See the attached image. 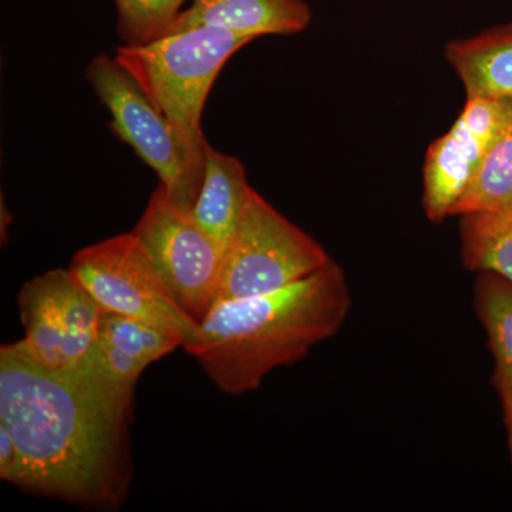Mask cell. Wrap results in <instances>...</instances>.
Instances as JSON below:
<instances>
[{"label": "cell", "instance_id": "cell-20", "mask_svg": "<svg viewBox=\"0 0 512 512\" xmlns=\"http://www.w3.org/2000/svg\"><path fill=\"white\" fill-rule=\"evenodd\" d=\"M0 215H2V224H0V234H2V244H5V235L8 234V228L10 222H12V215L8 210V207L5 205V198L2 197V202H0Z\"/></svg>", "mask_w": 512, "mask_h": 512}, {"label": "cell", "instance_id": "cell-17", "mask_svg": "<svg viewBox=\"0 0 512 512\" xmlns=\"http://www.w3.org/2000/svg\"><path fill=\"white\" fill-rule=\"evenodd\" d=\"M188 0H114L117 32L124 45L138 46L170 35Z\"/></svg>", "mask_w": 512, "mask_h": 512}, {"label": "cell", "instance_id": "cell-12", "mask_svg": "<svg viewBox=\"0 0 512 512\" xmlns=\"http://www.w3.org/2000/svg\"><path fill=\"white\" fill-rule=\"evenodd\" d=\"M446 59L467 97L512 104V22L448 43Z\"/></svg>", "mask_w": 512, "mask_h": 512}, {"label": "cell", "instance_id": "cell-5", "mask_svg": "<svg viewBox=\"0 0 512 512\" xmlns=\"http://www.w3.org/2000/svg\"><path fill=\"white\" fill-rule=\"evenodd\" d=\"M330 261L311 235L286 220L251 188L222 261L214 305L279 291Z\"/></svg>", "mask_w": 512, "mask_h": 512}, {"label": "cell", "instance_id": "cell-16", "mask_svg": "<svg viewBox=\"0 0 512 512\" xmlns=\"http://www.w3.org/2000/svg\"><path fill=\"white\" fill-rule=\"evenodd\" d=\"M512 204V114L478 165L453 215L497 211Z\"/></svg>", "mask_w": 512, "mask_h": 512}, {"label": "cell", "instance_id": "cell-7", "mask_svg": "<svg viewBox=\"0 0 512 512\" xmlns=\"http://www.w3.org/2000/svg\"><path fill=\"white\" fill-rule=\"evenodd\" d=\"M134 234L178 305L198 323L214 306L224 252L160 184Z\"/></svg>", "mask_w": 512, "mask_h": 512}, {"label": "cell", "instance_id": "cell-11", "mask_svg": "<svg viewBox=\"0 0 512 512\" xmlns=\"http://www.w3.org/2000/svg\"><path fill=\"white\" fill-rule=\"evenodd\" d=\"M184 348L183 340L119 313L101 312L93 360L111 382L134 390L148 365Z\"/></svg>", "mask_w": 512, "mask_h": 512}, {"label": "cell", "instance_id": "cell-1", "mask_svg": "<svg viewBox=\"0 0 512 512\" xmlns=\"http://www.w3.org/2000/svg\"><path fill=\"white\" fill-rule=\"evenodd\" d=\"M134 390L97 365L53 370L20 342L0 349V424L23 460L20 487L77 504L117 507L126 495Z\"/></svg>", "mask_w": 512, "mask_h": 512}, {"label": "cell", "instance_id": "cell-19", "mask_svg": "<svg viewBox=\"0 0 512 512\" xmlns=\"http://www.w3.org/2000/svg\"><path fill=\"white\" fill-rule=\"evenodd\" d=\"M501 400H503L505 423H507L508 440H510L512 456V396L501 397Z\"/></svg>", "mask_w": 512, "mask_h": 512}, {"label": "cell", "instance_id": "cell-15", "mask_svg": "<svg viewBox=\"0 0 512 512\" xmlns=\"http://www.w3.org/2000/svg\"><path fill=\"white\" fill-rule=\"evenodd\" d=\"M461 249L471 271L494 272L512 282V204L463 215Z\"/></svg>", "mask_w": 512, "mask_h": 512}, {"label": "cell", "instance_id": "cell-4", "mask_svg": "<svg viewBox=\"0 0 512 512\" xmlns=\"http://www.w3.org/2000/svg\"><path fill=\"white\" fill-rule=\"evenodd\" d=\"M86 79L109 111L113 133L154 170L175 204L192 211L204 180L207 150L185 143L114 57H94Z\"/></svg>", "mask_w": 512, "mask_h": 512}, {"label": "cell", "instance_id": "cell-14", "mask_svg": "<svg viewBox=\"0 0 512 512\" xmlns=\"http://www.w3.org/2000/svg\"><path fill=\"white\" fill-rule=\"evenodd\" d=\"M474 306L493 352V383L500 397L512 396V282L494 272H480Z\"/></svg>", "mask_w": 512, "mask_h": 512}, {"label": "cell", "instance_id": "cell-13", "mask_svg": "<svg viewBox=\"0 0 512 512\" xmlns=\"http://www.w3.org/2000/svg\"><path fill=\"white\" fill-rule=\"evenodd\" d=\"M251 188L244 164L210 144L205 151L204 180L191 212L224 254Z\"/></svg>", "mask_w": 512, "mask_h": 512}, {"label": "cell", "instance_id": "cell-8", "mask_svg": "<svg viewBox=\"0 0 512 512\" xmlns=\"http://www.w3.org/2000/svg\"><path fill=\"white\" fill-rule=\"evenodd\" d=\"M25 338L33 359L53 370L93 365L101 309L70 269H52L26 282L18 295Z\"/></svg>", "mask_w": 512, "mask_h": 512}, {"label": "cell", "instance_id": "cell-18", "mask_svg": "<svg viewBox=\"0 0 512 512\" xmlns=\"http://www.w3.org/2000/svg\"><path fill=\"white\" fill-rule=\"evenodd\" d=\"M0 478L6 483L22 485L23 460L9 431L0 424Z\"/></svg>", "mask_w": 512, "mask_h": 512}, {"label": "cell", "instance_id": "cell-3", "mask_svg": "<svg viewBox=\"0 0 512 512\" xmlns=\"http://www.w3.org/2000/svg\"><path fill=\"white\" fill-rule=\"evenodd\" d=\"M255 40L217 26H197L144 45L116 49V62L170 120L185 143L210 146L202 131V111L222 67Z\"/></svg>", "mask_w": 512, "mask_h": 512}, {"label": "cell", "instance_id": "cell-6", "mask_svg": "<svg viewBox=\"0 0 512 512\" xmlns=\"http://www.w3.org/2000/svg\"><path fill=\"white\" fill-rule=\"evenodd\" d=\"M101 312L119 313L177 336L184 349L200 323L178 305L133 231L83 248L69 266Z\"/></svg>", "mask_w": 512, "mask_h": 512}, {"label": "cell", "instance_id": "cell-2", "mask_svg": "<svg viewBox=\"0 0 512 512\" xmlns=\"http://www.w3.org/2000/svg\"><path fill=\"white\" fill-rule=\"evenodd\" d=\"M352 298L335 261L279 291L212 306L198 338L185 348L218 389L242 394L258 389L279 366L292 365L339 332Z\"/></svg>", "mask_w": 512, "mask_h": 512}, {"label": "cell", "instance_id": "cell-10", "mask_svg": "<svg viewBox=\"0 0 512 512\" xmlns=\"http://www.w3.org/2000/svg\"><path fill=\"white\" fill-rule=\"evenodd\" d=\"M311 20V9L303 0H191L170 33L217 26L258 39L301 33Z\"/></svg>", "mask_w": 512, "mask_h": 512}, {"label": "cell", "instance_id": "cell-9", "mask_svg": "<svg viewBox=\"0 0 512 512\" xmlns=\"http://www.w3.org/2000/svg\"><path fill=\"white\" fill-rule=\"evenodd\" d=\"M511 114L510 103L467 97L456 123L431 144L423 167V205L430 221L441 222L453 215Z\"/></svg>", "mask_w": 512, "mask_h": 512}]
</instances>
